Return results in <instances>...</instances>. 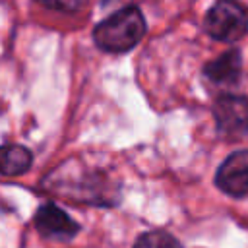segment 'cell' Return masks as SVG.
<instances>
[{
	"label": "cell",
	"instance_id": "277c9868",
	"mask_svg": "<svg viewBox=\"0 0 248 248\" xmlns=\"http://www.w3.org/2000/svg\"><path fill=\"white\" fill-rule=\"evenodd\" d=\"M219 190L232 198L248 196V149L231 153L215 172Z\"/></svg>",
	"mask_w": 248,
	"mask_h": 248
},
{
	"label": "cell",
	"instance_id": "8992f818",
	"mask_svg": "<svg viewBox=\"0 0 248 248\" xmlns=\"http://www.w3.org/2000/svg\"><path fill=\"white\" fill-rule=\"evenodd\" d=\"M242 70V58L238 50H227L219 58L211 60L205 68L203 74L217 85H232L238 81Z\"/></svg>",
	"mask_w": 248,
	"mask_h": 248
},
{
	"label": "cell",
	"instance_id": "5b68a950",
	"mask_svg": "<svg viewBox=\"0 0 248 248\" xmlns=\"http://www.w3.org/2000/svg\"><path fill=\"white\" fill-rule=\"evenodd\" d=\"M35 229L45 236V238H54V240H68L78 234L79 225L58 205L54 203H45L37 209L35 213Z\"/></svg>",
	"mask_w": 248,
	"mask_h": 248
},
{
	"label": "cell",
	"instance_id": "6da1fadb",
	"mask_svg": "<svg viewBox=\"0 0 248 248\" xmlns=\"http://www.w3.org/2000/svg\"><path fill=\"white\" fill-rule=\"evenodd\" d=\"M145 33L143 14L136 6L118 10L93 29V41L101 50L126 52L134 48Z\"/></svg>",
	"mask_w": 248,
	"mask_h": 248
},
{
	"label": "cell",
	"instance_id": "52a82bcc",
	"mask_svg": "<svg viewBox=\"0 0 248 248\" xmlns=\"http://www.w3.org/2000/svg\"><path fill=\"white\" fill-rule=\"evenodd\" d=\"M33 165V155L27 147L17 143L0 145V174L2 176H19Z\"/></svg>",
	"mask_w": 248,
	"mask_h": 248
},
{
	"label": "cell",
	"instance_id": "3957f363",
	"mask_svg": "<svg viewBox=\"0 0 248 248\" xmlns=\"http://www.w3.org/2000/svg\"><path fill=\"white\" fill-rule=\"evenodd\" d=\"M213 116L221 134L240 138L248 134V99L242 95H221L213 105Z\"/></svg>",
	"mask_w": 248,
	"mask_h": 248
},
{
	"label": "cell",
	"instance_id": "9c48e42d",
	"mask_svg": "<svg viewBox=\"0 0 248 248\" xmlns=\"http://www.w3.org/2000/svg\"><path fill=\"white\" fill-rule=\"evenodd\" d=\"M39 4L52 8V10H62V12H78L85 6L87 0H37Z\"/></svg>",
	"mask_w": 248,
	"mask_h": 248
},
{
	"label": "cell",
	"instance_id": "ba28073f",
	"mask_svg": "<svg viewBox=\"0 0 248 248\" xmlns=\"http://www.w3.org/2000/svg\"><path fill=\"white\" fill-rule=\"evenodd\" d=\"M134 248H182V244L169 232H163V231H149V232H143Z\"/></svg>",
	"mask_w": 248,
	"mask_h": 248
},
{
	"label": "cell",
	"instance_id": "7a4b0ae2",
	"mask_svg": "<svg viewBox=\"0 0 248 248\" xmlns=\"http://www.w3.org/2000/svg\"><path fill=\"white\" fill-rule=\"evenodd\" d=\"M205 31L217 41L234 43L248 31V14L232 0H219L205 16Z\"/></svg>",
	"mask_w": 248,
	"mask_h": 248
}]
</instances>
